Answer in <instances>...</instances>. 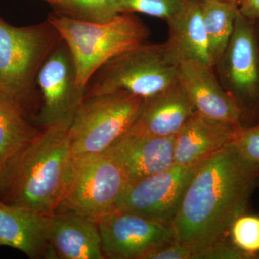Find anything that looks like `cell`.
I'll return each instance as SVG.
<instances>
[{"label":"cell","instance_id":"1","mask_svg":"<svg viewBox=\"0 0 259 259\" xmlns=\"http://www.w3.org/2000/svg\"><path fill=\"white\" fill-rule=\"evenodd\" d=\"M259 180V166L247 161L233 141L197 165L172 223L175 239L193 255L226 241L244 214Z\"/></svg>","mask_w":259,"mask_h":259},{"label":"cell","instance_id":"2","mask_svg":"<svg viewBox=\"0 0 259 259\" xmlns=\"http://www.w3.org/2000/svg\"><path fill=\"white\" fill-rule=\"evenodd\" d=\"M71 122L39 131L3 172L0 200L48 215L55 211L71 156Z\"/></svg>","mask_w":259,"mask_h":259},{"label":"cell","instance_id":"3","mask_svg":"<svg viewBox=\"0 0 259 259\" xmlns=\"http://www.w3.org/2000/svg\"><path fill=\"white\" fill-rule=\"evenodd\" d=\"M61 40L49 20L16 27L0 18V99L30 117L36 104L37 75Z\"/></svg>","mask_w":259,"mask_h":259},{"label":"cell","instance_id":"4","mask_svg":"<svg viewBox=\"0 0 259 259\" xmlns=\"http://www.w3.org/2000/svg\"><path fill=\"white\" fill-rule=\"evenodd\" d=\"M50 22L69 47L81 88L100 67L124 51L144 44L148 30L131 13H121L105 23H93L56 13Z\"/></svg>","mask_w":259,"mask_h":259},{"label":"cell","instance_id":"5","mask_svg":"<svg viewBox=\"0 0 259 259\" xmlns=\"http://www.w3.org/2000/svg\"><path fill=\"white\" fill-rule=\"evenodd\" d=\"M180 61L167 41L144 42L102 65L89 81L84 95L122 90L148 98L176 82Z\"/></svg>","mask_w":259,"mask_h":259},{"label":"cell","instance_id":"6","mask_svg":"<svg viewBox=\"0 0 259 259\" xmlns=\"http://www.w3.org/2000/svg\"><path fill=\"white\" fill-rule=\"evenodd\" d=\"M127 184L119 166L103 153L73 155L54 213L97 221L115 210Z\"/></svg>","mask_w":259,"mask_h":259},{"label":"cell","instance_id":"7","mask_svg":"<svg viewBox=\"0 0 259 259\" xmlns=\"http://www.w3.org/2000/svg\"><path fill=\"white\" fill-rule=\"evenodd\" d=\"M144 100L122 90L84 95L70 124L72 156L103 153L129 131Z\"/></svg>","mask_w":259,"mask_h":259},{"label":"cell","instance_id":"8","mask_svg":"<svg viewBox=\"0 0 259 259\" xmlns=\"http://www.w3.org/2000/svg\"><path fill=\"white\" fill-rule=\"evenodd\" d=\"M198 164H175L156 175L127 184L116 209L172 225Z\"/></svg>","mask_w":259,"mask_h":259},{"label":"cell","instance_id":"9","mask_svg":"<svg viewBox=\"0 0 259 259\" xmlns=\"http://www.w3.org/2000/svg\"><path fill=\"white\" fill-rule=\"evenodd\" d=\"M105 258L146 259L175 239L171 225L115 209L97 221Z\"/></svg>","mask_w":259,"mask_h":259},{"label":"cell","instance_id":"10","mask_svg":"<svg viewBox=\"0 0 259 259\" xmlns=\"http://www.w3.org/2000/svg\"><path fill=\"white\" fill-rule=\"evenodd\" d=\"M37 84L42 105L36 120L41 127L71 122L84 97L76 81V68L69 47L61 40L42 64Z\"/></svg>","mask_w":259,"mask_h":259},{"label":"cell","instance_id":"11","mask_svg":"<svg viewBox=\"0 0 259 259\" xmlns=\"http://www.w3.org/2000/svg\"><path fill=\"white\" fill-rule=\"evenodd\" d=\"M175 136L154 137L127 132L102 153L133 183L175 165Z\"/></svg>","mask_w":259,"mask_h":259},{"label":"cell","instance_id":"12","mask_svg":"<svg viewBox=\"0 0 259 259\" xmlns=\"http://www.w3.org/2000/svg\"><path fill=\"white\" fill-rule=\"evenodd\" d=\"M177 81L196 112L211 120L241 126V108L218 82L212 67L201 61L183 59L179 64Z\"/></svg>","mask_w":259,"mask_h":259},{"label":"cell","instance_id":"13","mask_svg":"<svg viewBox=\"0 0 259 259\" xmlns=\"http://www.w3.org/2000/svg\"><path fill=\"white\" fill-rule=\"evenodd\" d=\"M47 231L50 258H105L95 220L69 213H53L48 215Z\"/></svg>","mask_w":259,"mask_h":259},{"label":"cell","instance_id":"14","mask_svg":"<svg viewBox=\"0 0 259 259\" xmlns=\"http://www.w3.org/2000/svg\"><path fill=\"white\" fill-rule=\"evenodd\" d=\"M195 111L177 81L169 88L144 99L139 115L127 132L154 137L175 136Z\"/></svg>","mask_w":259,"mask_h":259},{"label":"cell","instance_id":"15","mask_svg":"<svg viewBox=\"0 0 259 259\" xmlns=\"http://www.w3.org/2000/svg\"><path fill=\"white\" fill-rule=\"evenodd\" d=\"M241 127L195 111L175 136V164H198L230 144Z\"/></svg>","mask_w":259,"mask_h":259},{"label":"cell","instance_id":"16","mask_svg":"<svg viewBox=\"0 0 259 259\" xmlns=\"http://www.w3.org/2000/svg\"><path fill=\"white\" fill-rule=\"evenodd\" d=\"M221 61L225 78L233 90L246 97L258 95L259 66L254 33L248 19L240 13Z\"/></svg>","mask_w":259,"mask_h":259},{"label":"cell","instance_id":"17","mask_svg":"<svg viewBox=\"0 0 259 259\" xmlns=\"http://www.w3.org/2000/svg\"><path fill=\"white\" fill-rule=\"evenodd\" d=\"M48 215L0 200V247L15 248L30 258H50Z\"/></svg>","mask_w":259,"mask_h":259},{"label":"cell","instance_id":"18","mask_svg":"<svg viewBox=\"0 0 259 259\" xmlns=\"http://www.w3.org/2000/svg\"><path fill=\"white\" fill-rule=\"evenodd\" d=\"M202 0H190L182 11L167 21V42L180 60L193 59L213 68L208 37L202 18Z\"/></svg>","mask_w":259,"mask_h":259},{"label":"cell","instance_id":"19","mask_svg":"<svg viewBox=\"0 0 259 259\" xmlns=\"http://www.w3.org/2000/svg\"><path fill=\"white\" fill-rule=\"evenodd\" d=\"M24 115L11 104L0 99V171L18 156L19 153L38 134Z\"/></svg>","mask_w":259,"mask_h":259},{"label":"cell","instance_id":"20","mask_svg":"<svg viewBox=\"0 0 259 259\" xmlns=\"http://www.w3.org/2000/svg\"><path fill=\"white\" fill-rule=\"evenodd\" d=\"M201 6L209 52L214 66L221 60L228 47L239 10L238 5L209 0H202Z\"/></svg>","mask_w":259,"mask_h":259},{"label":"cell","instance_id":"21","mask_svg":"<svg viewBox=\"0 0 259 259\" xmlns=\"http://www.w3.org/2000/svg\"><path fill=\"white\" fill-rule=\"evenodd\" d=\"M58 13L93 23H105L120 13V0H56Z\"/></svg>","mask_w":259,"mask_h":259},{"label":"cell","instance_id":"22","mask_svg":"<svg viewBox=\"0 0 259 259\" xmlns=\"http://www.w3.org/2000/svg\"><path fill=\"white\" fill-rule=\"evenodd\" d=\"M231 242L248 258L259 256V216L241 214L232 225Z\"/></svg>","mask_w":259,"mask_h":259},{"label":"cell","instance_id":"23","mask_svg":"<svg viewBox=\"0 0 259 259\" xmlns=\"http://www.w3.org/2000/svg\"><path fill=\"white\" fill-rule=\"evenodd\" d=\"M190 0H120V13H143L168 21L185 8Z\"/></svg>","mask_w":259,"mask_h":259},{"label":"cell","instance_id":"24","mask_svg":"<svg viewBox=\"0 0 259 259\" xmlns=\"http://www.w3.org/2000/svg\"><path fill=\"white\" fill-rule=\"evenodd\" d=\"M233 143L245 159L259 166V125L238 129Z\"/></svg>","mask_w":259,"mask_h":259},{"label":"cell","instance_id":"25","mask_svg":"<svg viewBox=\"0 0 259 259\" xmlns=\"http://www.w3.org/2000/svg\"><path fill=\"white\" fill-rule=\"evenodd\" d=\"M232 242H220L193 255L192 259H248Z\"/></svg>","mask_w":259,"mask_h":259},{"label":"cell","instance_id":"26","mask_svg":"<svg viewBox=\"0 0 259 259\" xmlns=\"http://www.w3.org/2000/svg\"><path fill=\"white\" fill-rule=\"evenodd\" d=\"M192 257L190 249L175 239L153 250L146 259H192Z\"/></svg>","mask_w":259,"mask_h":259},{"label":"cell","instance_id":"27","mask_svg":"<svg viewBox=\"0 0 259 259\" xmlns=\"http://www.w3.org/2000/svg\"><path fill=\"white\" fill-rule=\"evenodd\" d=\"M239 13L247 19L259 18V0H242Z\"/></svg>","mask_w":259,"mask_h":259},{"label":"cell","instance_id":"28","mask_svg":"<svg viewBox=\"0 0 259 259\" xmlns=\"http://www.w3.org/2000/svg\"><path fill=\"white\" fill-rule=\"evenodd\" d=\"M209 1L223 2V3H232V4H235L239 6L242 0H209Z\"/></svg>","mask_w":259,"mask_h":259},{"label":"cell","instance_id":"29","mask_svg":"<svg viewBox=\"0 0 259 259\" xmlns=\"http://www.w3.org/2000/svg\"><path fill=\"white\" fill-rule=\"evenodd\" d=\"M2 187H3V175H2V172L0 171V197H1Z\"/></svg>","mask_w":259,"mask_h":259},{"label":"cell","instance_id":"30","mask_svg":"<svg viewBox=\"0 0 259 259\" xmlns=\"http://www.w3.org/2000/svg\"><path fill=\"white\" fill-rule=\"evenodd\" d=\"M49 1H51V3H54V2H55L56 0H49Z\"/></svg>","mask_w":259,"mask_h":259}]
</instances>
